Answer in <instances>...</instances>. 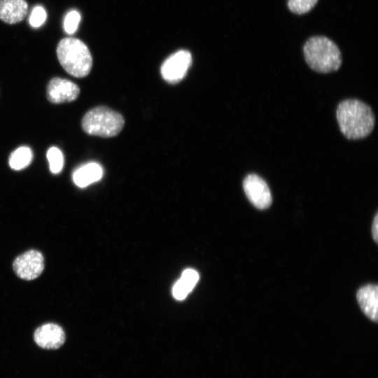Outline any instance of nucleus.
Listing matches in <instances>:
<instances>
[{"label":"nucleus","mask_w":378,"mask_h":378,"mask_svg":"<svg viewBox=\"0 0 378 378\" xmlns=\"http://www.w3.org/2000/svg\"><path fill=\"white\" fill-rule=\"evenodd\" d=\"M191 54L187 50H179L170 55L162 64L160 72L163 79L169 83H176L186 75L191 65Z\"/></svg>","instance_id":"7"},{"label":"nucleus","mask_w":378,"mask_h":378,"mask_svg":"<svg viewBox=\"0 0 378 378\" xmlns=\"http://www.w3.org/2000/svg\"><path fill=\"white\" fill-rule=\"evenodd\" d=\"M124 123V119L120 113L106 106H100L86 112L82 118L81 127L89 135L108 138L118 135Z\"/></svg>","instance_id":"4"},{"label":"nucleus","mask_w":378,"mask_h":378,"mask_svg":"<svg viewBox=\"0 0 378 378\" xmlns=\"http://www.w3.org/2000/svg\"><path fill=\"white\" fill-rule=\"evenodd\" d=\"M318 0H288V8L293 13L302 15L310 11Z\"/></svg>","instance_id":"16"},{"label":"nucleus","mask_w":378,"mask_h":378,"mask_svg":"<svg viewBox=\"0 0 378 378\" xmlns=\"http://www.w3.org/2000/svg\"><path fill=\"white\" fill-rule=\"evenodd\" d=\"M80 15L76 10L69 11L64 20V29L68 34H73L78 29L80 21Z\"/></svg>","instance_id":"17"},{"label":"nucleus","mask_w":378,"mask_h":378,"mask_svg":"<svg viewBox=\"0 0 378 378\" xmlns=\"http://www.w3.org/2000/svg\"><path fill=\"white\" fill-rule=\"evenodd\" d=\"M199 279L198 273L192 269L185 270L180 279L174 285L172 293L178 300H183L192 290Z\"/></svg>","instance_id":"13"},{"label":"nucleus","mask_w":378,"mask_h":378,"mask_svg":"<svg viewBox=\"0 0 378 378\" xmlns=\"http://www.w3.org/2000/svg\"><path fill=\"white\" fill-rule=\"evenodd\" d=\"M303 52L309 66L318 73L336 71L342 65V54L339 48L323 36L309 38L303 46Z\"/></svg>","instance_id":"2"},{"label":"nucleus","mask_w":378,"mask_h":378,"mask_svg":"<svg viewBox=\"0 0 378 378\" xmlns=\"http://www.w3.org/2000/svg\"><path fill=\"white\" fill-rule=\"evenodd\" d=\"M47 14L43 7L36 6L31 10L29 22L32 27L38 28L45 22Z\"/></svg>","instance_id":"18"},{"label":"nucleus","mask_w":378,"mask_h":378,"mask_svg":"<svg viewBox=\"0 0 378 378\" xmlns=\"http://www.w3.org/2000/svg\"><path fill=\"white\" fill-rule=\"evenodd\" d=\"M47 159L50 170L52 174L59 173L64 166V157L62 151L55 146L50 147L47 151Z\"/></svg>","instance_id":"15"},{"label":"nucleus","mask_w":378,"mask_h":378,"mask_svg":"<svg viewBox=\"0 0 378 378\" xmlns=\"http://www.w3.org/2000/svg\"><path fill=\"white\" fill-rule=\"evenodd\" d=\"M356 298L363 313L372 321H377L378 286L368 284L361 287Z\"/></svg>","instance_id":"10"},{"label":"nucleus","mask_w":378,"mask_h":378,"mask_svg":"<svg viewBox=\"0 0 378 378\" xmlns=\"http://www.w3.org/2000/svg\"><path fill=\"white\" fill-rule=\"evenodd\" d=\"M27 11L26 0H0V20L7 24H13L21 22Z\"/></svg>","instance_id":"11"},{"label":"nucleus","mask_w":378,"mask_h":378,"mask_svg":"<svg viewBox=\"0 0 378 378\" xmlns=\"http://www.w3.org/2000/svg\"><path fill=\"white\" fill-rule=\"evenodd\" d=\"M103 168L97 162H90L77 168L73 173V181L79 188H85L99 181L103 176Z\"/></svg>","instance_id":"12"},{"label":"nucleus","mask_w":378,"mask_h":378,"mask_svg":"<svg viewBox=\"0 0 378 378\" xmlns=\"http://www.w3.org/2000/svg\"><path fill=\"white\" fill-rule=\"evenodd\" d=\"M58 61L71 76L83 78L92 66V57L87 45L81 40L66 37L59 41L56 49Z\"/></svg>","instance_id":"3"},{"label":"nucleus","mask_w":378,"mask_h":378,"mask_svg":"<svg viewBox=\"0 0 378 378\" xmlns=\"http://www.w3.org/2000/svg\"><path fill=\"white\" fill-rule=\"evenodd\" d=\"M372 233L373 235L374 240L375 241L376 243H377V240H378V214H376L373 223H372Z\"/></svg>","instance_id":"19"},{"label":"nucleus","mask_w":378,"mask_h":378,"mask_svg":"<svg viewBox=\"0 0 378 378\" xmlns=\"http://www.w3.org/2000/svg\"><path fill=\"white\" fill-rule=\"evenodd\" d=\"M243 188L249 202L259 209L268 208L272 202L270 189L266 181L255 174L247 175Z\"/></svg>","instance_id":"5"},{"label":"nucleus","mask_w":378,"mask_h":378,"mask_svg":"<svg viewBox=\"0 0 378 378\" xmlns=\"http://www.w3.org/2000/svg\"><path fill=\"white\" fill-rule=\"evenodd\" d=\"M34 340L42 349H57L65 342V332L57 324L46 323L37 328L34 331Z\"/></svg>","instance_id":"9"},{"label":"nucleus","mask_w":378,"mask_h":378,"mask_svg":"<svg viewBox=\"0 0 378 378\" xmlns=\"http://www.w3.org/2000/svg\"><path fill=\"white\" fill-rule=\"evenodd\" d=\"M13 267L20 279L33 280L39 276L43 271L44 258L40 251L29 250L15 259Z\"/></svg>","instance_id":"6"},{"label":"nucleus","mask_w":378,"mask_h":378,"mask_svg":"<svg viewBox=\"0 0 378 378\" xmlns=\"http://www.w3.org/2000/svg\"><path fill=\"white\" fill-rule=\"evenodd\" d=\"M80 88L71 80L61 78H52L46 88L48 100L55 104L75 101L79 96Z\"/></svg>","instance_id":"8"},{"label":"nucleus","mask_w":378,"mask_h":378,"mask_svg":"<svg viewBox=\"0 0 378 378\" xmlns=\"http://www.w3.org/2000/svg\"><path fill=\"white\" fill-rule=\"evenodd\" d=\"M33 159L31 149L28 146H20L13 150L8 159L10 167L15 171L23 169L28 167Z\"/></svg>","instance_id":"14"},{"label":"nucleus","mask_w":378,"mask_h":378,"mask_svg":"<svg viewBox=\"0 0 378 378\" xmlns=\"http://www.w3.org/2000/svg\"><path fill=\"white\" fill-rule=\"evenodd\" d=\"M341 132L349 139H360L373 130L375 118L371 108L355 99L341 102L336 111Z\"/></svg>","instance_id":"1"}]
</instances>
